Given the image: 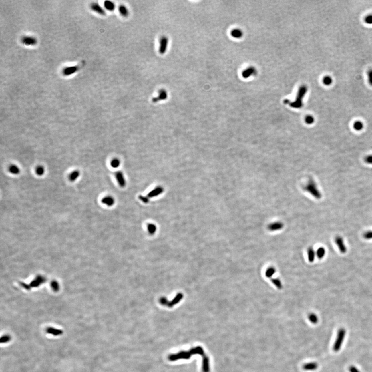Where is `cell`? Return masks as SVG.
I'll list each match as a JSON object with an SVG mask.
<instances>
[{"label": "cell", "instance_id": "6da1fadb", "mask_svg": "<svg viewBox=\"0 0 372 372\" xmlns=\"http://www.w3.org/2000/svg\"><path fill=\"white\" fill-rule=\"evenodd\" d=\"M200 355L202 357L205 356L203 348L201 346H197L196 348H193L188 351H182L178 353L171 354L169 355L168 359L171 361H175L180 359H190L193 355Z\"/></svg>", "mask_w": 372, "mask_h": 372}, {"label": "cell", "instance_id": "7a4b0ae2", "mask_svg": "<svg viewBox=\"0 0 372 372\" xmlns=\"http://www.w3.org/2000/svg\"><path fill=\"white\" fill-rule=\"evenodd\" d=\"M346 330L344 328H341L338 330L336 340L333 344V349L335 352L340 350L341 346L343 344L344 340L345 337Z\"/></svg>", "mask_w": 372, "mask_h": 372}, {"label": "cell", "instance_id": "3957f363", "mask_svg": "<svg viewBox=\"0 0 372 372\" xmlns=\"http://www.w3.org/2000/svg\"><path fill=\"white\" fill-rule=\"evenodd\" d=\"M305 190L311 193L315 198L319 199L321 198V193L318 190L315 183L313 181H311L305 187Z\"/></svg>", "mask_w": 372, "mask_h": 372}, {"label": "cell", "instance_id": "277c9868", "mask_svg": "<svg viewBox=\"0 0 372 372\" xmlns=\"http://www.w3.org/2000/svg\"><path fill=\"white\" fill-rule=\"evenodd\" d=\"M82 66H83V65L82 66L75 65L73 66L65 67L63 69L62 73L64 76H67V77L70 76L78 71Z\"/></svg>", "mask_w": 372, "mask_h": 372}, {"label": "cell", "instance_id": "5b68a950", "mask_svg": "<svg viewBox=\"0 0 372 372\" xmlns=\"http://www.w3.org/2000/svg\"><path fill=\"white\" fill-rule=\"evenodd\" d=\"M160 45L159 48V52L161 54H164L166 52L168 43H169V38L168 37L163 36L161 37L160 39Z\"/></svg>", "mask_w": 372, "mask_h": 372}, {"label": "cell", "instance_id": "8992f818", "mask_svg": "<svg viewBox=\"0 0 372 372\" xmlns=\"http://www.w3.org/2000/svg\"><path fill=\"white\" fill-rule=\"evenodd\" d=\"M21 43L27 46H34L37 43V40L36 38L31 36H24L21 38Z\"/></svg>", "mask_w": 372, "mask_h": 372}, {"label": "cell", "instance_id": "52a82bcc", "mask_svg": "<svg viewBox=\"0 0 372 372\" xmlns=\"http://www.w3.org/2000/svg\"><path fill=\"white\" fill-rule=\"evenodd\" d=\"M168 97L167 91L164 89H161L159 91L158 96L156 97H154L152 99V102L154 103L160 102L161 100H166Z\"/></svg>", "mask_w": 372, "mask_h": 372}, {"label": "cell", "instance_id": "ba28073f", "mask_svg": "<svg viewBox=\"0 0 372 372\" xmlns=\"http://www.w3.org/2000/svg\"><path fill=\"white\" fill-rule=\"evenodd\" d=\"M283 224L281 222H275L271 223L268 225V230L271 232H275L280 230L283 228Z\"/></svg>", "mask_w": 372, "mask_h": 372}, {"label": "cell", "instance_id": "9c48e42d", "mask_svg": "<svg viewBox=\"0 0 372 372\" xmlns=\"http://www.w3.org/2000/svg\"><path fill=\"white\" fill-rule=\"evenodd\" d=\"M115 177L118 183L121 187H125L126 186V180L122 172H117L115 173Z\"/></svg>", "mask_w": 372, "mask_h": 372}, {"label": "cell", "instance_id": "30bf717a", "mask_svg": "<svg viewBox=\"0 0 372 372\" xmlns=\"http://www.w3.org/2000/svg\"><path fill=\"white\" fill-rule=\"evenodd\" d=\"M335 242L339 248V249L340 250V252L342 253H345L346 252V248L342 238L341 237H336Z\"/></svg>", "mask_w": 372, "mask_h": 372}, {"label": "cell", "instance_id": "8fae6325", "mask_svg": "<svg viewBox=\"0 0 372 372\" xmlns=\"http://www.w3.org/2000/svg\"><path fill=\"white\" fill-rule=\"evenodd\" d=\"M163 190L164 189L162 187H157L148 193L147 197L148 198H152L159 196L160 194L163 193Z\"/></svg>", "mask_w": 372, "mask_h": 372}, {"label": "cell", "instance_id": "7c38bea8", "mask_svg": "<svg viewBox=\"0 0 372 372\" xmlns=\"http://www.w3.org/2000/svg\"><path fill=\"white\" fill-rule=\"evenodd\" d=\"M91 8L92 11H94L100 15L104 16L106 15L105 10L103 9L101 6L97 3H92L91 5Z\"/></svg>", "mask_w": 372, "mask_h": 372}, {"label": "cell", "instance_id": "4fadbf2b", "mask_svg": "<svg viewBox=\"0 0 372 372\" xmlns=\"http://www.w3.org/2000/svg\"><path fill=\"white\" fill-rule=\"evenodd\" d=\"M202 371L203 372H209V358L206 355L203 357Z\"/></svg>", "mask_w": 372, "mask_h": 372}, {"label": "cell", "instance_id": "5bb4252c", "mask_svg": "<svg viewBox=\"0 0 372 372\" xmlns=\"http://www.w3.org/2000/svg\"><path fill=\"white\" fill-rule=\"evenodd\" d=\"M182 297H183V295H182V294L180 293V294L177 295L176 297L174 298L173 300L171 301H170V302H169V301L168 302L167 304H166V306L171 308L172 307H173L174 305H176L177 303H179L180 301L182 299Z\"/></svg>", "mask_w": 372, "mask_h": 372}, {"label": "cell", "instance_id": "9a60e30c", "mask_svg": "<svg viewBox=\"0 0 372 372\" xmlns=\"http://www.w3.org/2000/svg\"><path fill=\"white\" fill-rule=\"evenodd\" d=\"M303 367L306 371H314L317 369L318 364L315 362H310L305 364Z\"/></svg>", "mask_w": 372, "mask_h": 372}, {"label": "cell", "instance_id": "2e32d148", "mask_svg": "<svg viewBox=\"0 0 372 372\" xmlns=\"http://www.w3.org/2000/svg\"><path fill=\"white\" fill-rule=\"evenodd\" d=\"M307 252H308V258L309 261L311 262H313L316 256V252L312 247H310L308 249Z\"/></svg>", "mask_w": 372, "mask_h": 372}, {"label": "cell", "instance_id": "e0dca14e", "mask_svg": "<svg viewBox=\"0 0 372 372\" xmlns=\"http://www.w3.org/2000/svg\"><path fill=\"white\" fill-rule=\"evenodd\" d=\"M47 332H48L49 334H51L55 336L62 335L63 333V331L61 330L53 328H48L47 330Z\"/></svg>", "mask_w": 372, "mask_h": 372}, {"label": "cell", "instance_id": "ac0fdd59", "mask_svg": "<svg viewBox=\"0 0 372 372\" xmlns=\"http://www.w3.org/2000/svg\"><path fill=\"white\" fill-rule=\"evenodd\" d=\"M118 11L122 16L127 17L129 15V11L126 6L121 5L118 7Z\"/></svg>", "mask_w": 372, "mask_h": 372}, {"label": "cell", "instance_id": "d6986e66", "mask_svg": "<svg viewBox=\"0 0 372 372\" xmlns=\"http://www.w3.org/2000/svg\"><path fill=\"white\" fill-rule=\"evenodd\" d=\"M276 272V270L275 268L273 267H269L266 270L265 276L267 278H271L275 274Z\"/></svg>", "mask_w": 372, "mask_h": 372}, {"label": "cell", "instance_id": "ffe728a7", "mask_svg": "<svg viewBox=\"0 0 372 372\" xmlns=\"http://www.w3.org/2000/svg\"><path fill=\"white\" fill-rule=\"evenodd\" d=\"M102 202L104 204H106L108 206H112L114 204V200L113 198L112 197L108 196H106L104 198H103L102 200Z\"/></svg>", "mask_w": 372, "mask_h": 372}, {"label": "cell", "instance_id": "44dd1931", "mask_svg": "<svg viewBox=\"0 0 372 372\" xmlns=\"http://www.w3.org/2000/svg\"><path fill=\"white\" fill-rule=\"evenodd\" d=\"M231 35L233 36V37L236 38H240L242 36L243 33L242 32L241 29H233V31L231 32Z\"/></svg>", "mask_w": 372, "mask_h": 372}, {"label": "cell", "instance_id": "7402d4cb", "mask_svg": "<svg viewBox=\"0 0 372 372\" xmlns=\"http://www.w3.org/2000/svg\"><path fill=\"white\" fill-rule=\"evenodd\" d=\"M104 6L109 11H113L115 9V4L111 1H106L104 2Z\"/></svg>", "mask_w": 372, "mask_h": 372}, {"label": "cell", "instance_id": "603a6c76", "mask_svg": "<svg viewBox=\"0 0 372 372\" xmlns=\"http://www.w3.org/2000/svg\"><path fill=\"white\" fill-rule=\"evenodd\" d=\"M326 251L323 247H320L317 250L316 252V255L319 259H321L324 257L325 255Z\"/></svg>", "mask_w": 372, "mask_h": 372}, {"label": "cell", "instance_id": "cb8c5ba5", "mask_svg": "<svg viewBox=\"0 0 372 372\" xmlns=\"http://www.w3.org/2000/svg\"><path fill=\"white\" fill-rule=\"evenodd\" d=\"M271 281L278 289H282L283 285L282 283V282L280 279L278 278H271Z\"/></svg>", "mask_w": 372, "mask_h": 372}, {"label": "cell", "instance_id": "d4e9b609", "mask_svg": "<svg viewBox=\"0 0 372 372\" xmlns=\"http://www.w3.org/2000/svg\"><path fill=\"white\" fill-rule=\"evenodd\" d=\"M80 176V172L78 171H75L70 174L69 179L71 182H74Z\"/></svg>", "mask_w": 372, "mask_h": 372}, {"label": "cell", "instance_id": "484cf974", "mask_svg": "<svg viewBox=\"0 0 372 372\" xmlns=\"http://www.w3.org/2000/svg\"><path fill=\"white\" fill-rule=\"evenodd\" d=\"M255 72L254 68H250L248 69L245 70V71L242 73V75L244 78H247L249 77L250 75H252V74H254Z\"/></svg>", "mask_w": 372, "mask_h": 372}, {"label": "cell", "instance_id": "4316f807", "mask_svg": "<svg viewBox=\"0 0 372 372\" xmlns=\"http://www.w3.org/2000/svg\"><path fill=\"white\" fill-rule=\"evenodd\" d=\"M323 82L325 85L330 86L332 84L333 80L331 77H330L329 75H326L323 78Z\"/></svg>", "mask_w": 372, "mask_h": 372}, {"label": "cell", "instance_id": "83f0119b", "mask_svg": "<svg viewBox=\"0 0 372 372\" xmlns=\"http://www.w3.org/2000/svg\"><path fill=\"white\" fill-rule=\"evenodd\" d=\"M9 171L11 173L13 174H18L20 172L19 168L15 165H11L9 166Z\"/></svg>", "mask_w": 372, "mask_h": 372}, {"label": "cell", "instance_id": "f1b7e54d", "mask_svg": "<svg viewBox=\"0 0 372 372\" xmlns=\"http://www.w3.org/2000/svg\"><path fill=\"white\" fill-rule=\"evenodd\" d=\"M308 319H309V321L313 324H316L317 323V321H318V320H319L317 315L314 313L310 314L308 316Z\"/></svg>", "mask_w": 372, "mask_h": 372}, {"label": "cell", "instance_id": "f546056e", "mask_svg": "<svg viewBox=\"0 0 372 372\" xmlns=\"http://www.w3.org/2000/svg\"><path fill=\"white\" fill-rule=\"evenodd\" d=\"M363 127V124L360 121H357L353 124V128L356 130H361Z\"/></svg>", "mask_w": 372, "mask_h": 372}, {"label": "cell", "instance_id": "4dcf8cb0", "mask_svg": "<svg viewBox=\"0 0 372 372\" xmlns=\"http://www.w3.org/2000/svg\"><path fill=\"white\" fill-rule=\"evenodd\" d=\"M120 161L118 159L115 158L113 159L111 161V166L113 168H117L118 166H120Z\"/></svg>", "mask_w": 372, "mask_h": 372}, {"label": "cell", "instance_id": "1f68e13d", "mask_svg": "<svg viewBox=\"0 0 372 372\" xmlns=\"http://www.w3.org/2000/svg\"><path fill=\"white\" fill-rule=\"evenodd\" d=\"M147 229L148 230V232L151 234H153L155 233L156 230V226L153 224H149L147 225Z\"/></svg>", "mask_w": 372, "mask_h": 372}, {"label": "cell", "instance_id": "d6a6232c", "mask_svg": "<svg viewBox=\"0 0 372 372\" xmlns=\"http://www.w3.org/2000/svg\"><path fill=\"white\" fill-rule=\"evenodd\" d=\"M45 172V170L44 168L42 166H38L37 168L36 169V173L38 175L41 176L43 175Z\"/></svg>", "mask_w": 372, "mask_h": 372}, {"label": "cell", "instance_id": "836d02e7", "mask_svg": "<svg viewBox=\"0 0 372 372\" xmlns=\"http://www.w3.org/2000/svg\"><path fill=\"white\" fill-rule=\"evenodd\" d=\"M305 121L308 124H311L314 122V118L311 115H308L307 117H305Z\"/></svg>", "mask_w": 372, "mask_h": 372}, {"label": "cell", "instance_id": "e575fe53", "mask_svg": "<svg viewBox=\"0 0 372 372\" xmlns=\"http://www.w3.org/2000/svg\"><path fill=\"white\" fill-rule=\"evenodd\" d=\"M365 22L367 24H372V14L367 15L364 19Z\"/></svg>", "mask_w": 372, "mask_h": 372}, {"label": "cell", "instance_id": "d590c367", "mask_svg": "<svg viewBox=\"0 0 372 372\" xmlns=\"http://www.w3.org/2000/svg\"><path fill=\"white\" fill-rule=\"evenodd\" d=\"M367 77H368V80H369V85L372 86V69H369L368 72H367Z\"/></svg>", "mask_w": 372, "mask_h": 372}, {"label": "cell", "instance_id": "8d00e7d4", "mask_svg": "<svg viewBox=\"0 0 372 372\" xmlns=\"http://www.w3.org/2000/svg\"><path fill=\"white\" fill-rule=\"evenodd\" d=\"M10 339H11V337L9 336H8V335L3 336V337H1V343H6V342H8L10 340Z\"/></svg>", "mask_w": 372, "mask_h": 372}, {"label": "cell", "instance_id": "74e56055", "mask_svg": "<svg viewBox=\"0 0 372 372\" xmlns=\"http://www.w3.org/2000/svg\"><path fill=\"white\" fill-rule=\"evenodd\" d=\"M139 198L141 201H142L144 203H147L149 202V198L148 197H145L144 196H140Z\"/></svg>", "mask_w": 372, "mask_h": 372}, {"label": "cell", "instance_id": "f35d334b", "mask_svg": "<svg viewBox=\"0 0 372 372\" xmlns=\"http://www.w3.org/2000/svg\"><path fill=\"white\" fill-rule=\"evenodd\" d=\"M364 238L367 239H372V231H369L365 233L364 235Z\"/></svg>", "mask_w": 372, "mask_h": 372}, {"label": "cell", "instance_id": "ab89813d", "mask_svg": "<svg viewBox=\"0 0 372 372\" xmlns=\"http://www.w3.org/2000/svg\"><path fill=\"white\" fill-rule=\"evenodd\" d=\"M349 370L350 372H360L359 369L355 366H351L349 368Z\"/></svg>", "mask_w": 372, "mask_h": 372}, {"label": "cell", "instance_id": "60d3db41", "mask_svg": "<svg viewBox=\"0 0 372 372\" xmlns=\"http://www.w3.org/2000/svg\"><path fill=\"white\" fill-rule=\"evenodd\" d=\"M365 161L369 164H372V155L367 156L365 159Z\"/></svg>", "mask_w": 372, "mask_h": 372}]
</instances>
